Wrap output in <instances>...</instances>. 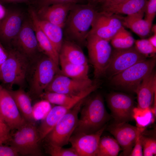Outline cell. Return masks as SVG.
<instances>
[{
  "label": "cell",
  "instance_id": "obj_1",
  "mask_svg": "<svg viewBox=\"0 0 156 156\" xmlns=\"http://www.w3.org/2000/svg\"><path fill=\"white\" fill-rule=\"evenodd\" d=\"M98 11L96 6L88 3L74 4L63 28L64 39L80 46L86 45L90 28Z\"/></svg>",
  "mask_w": 156,
  "mask_h": 156
},
{
  "label": "cell",
  "instance_id": "obj_2",
  "mask_svg": "<svg viewBox=\"0 0 156 156\" xmlns=\"http://www.w3.org/2000/svg\"><path fill=\"white\" fill-rule=\"evenodd\" d=\"M87 97L85 99L80 109V116L73 134L95 133L106 125L111 118L101 94Z\"/></svg>",
  "mask_w": 156,
  "mask_h": 156
},
{
  "label": "cell",
  "instance_id": "obj_3",
  "mask_svg": "<svg viewBox=\"0 0 156 156\" xmlns=\"http://www.w3.org/2000/svg\"><path fill=\"white\" fill-rule=\"evenodd\" d=\"M59 66L43 53L29 60L26 77L30 94L40 97L55 75L60 71Z\"/></svg>",
  "mask_w": 156,
  "mask_h": 156
},
{
  "label": "cell",
  "instance_id": "obj_4",
  "mask_svg": "<svg viewBox=\"0 0 156 156\" xmlns=\"http://www.w3.org/2000/svg\"><path fill=\"white\" fill-rule=\"evenodd\" d=\"M7 58L0 69V81L11 89L14 85L23 87L29 59L16 48L7 50Z\"/></svg>",
  "mask_w": 156,
  "mask_h": 156
},
{
  "label": "cell",
  "instance_id": "obj_5",
  "mask_svg": "<svg viewBox=\"0 0 156 156\" xmlns=\"http://www.w3.org/2000/svg\"><path fill=\"white\" fill-rule=\"evenodd\" d=\"M156 61L153 57L138 62L112 77L111 82L116 86L135 93L142 81L153 71Z\"/></svg>",
  "mask_w": 156,
  "mask_h": 156
},
{
  "label": "cell",
  "instance_id": "obj_6",
  "mask_svg": "<svg viewBox=\"0 0 156 156\" xmlns=\"http://www.w3.org/2000/svg\"><path fill=\"white\" fill-rule=\"evenodd\" d=\"M85 99L71 109L57 122L44 139L47 144L63 147L69 142L77 127L78 116Z\"/></svg>",
  "mask_w": 156,
  "mask_h": 156
},
{
  "label": "cell",
  "instance_id": "obj_7",
  "mask_svg": "<svg viewBox=\"0 0 156 156\" xmlns=\"http://www.w3.org/2000/svg\"><path fill=\"white\" fill-rule=\"evenodd\" d=\"M34 122H26L11 137L10 145L19 154L28 156L42 154L38 129Z\"/></svg>",
  "mask_w": 156,
  "mask_h": 156
},
{
  "label": "cell",
  "instance_id": "obj_8",
  "mask_svg": "<svg viewBox=\"0 0 156 156\" xmlns=\"http://www.w3.org/2000/svg\"><path fill=\"white\" fill-rule=\"evenodd\" d=\"M86 45L94 77L98 78L105 75L112 51L109 41L89 34Z\"/></svg>",
  "mask_w": 156,
  "mask_h": 156
},
{
  "label": "cell",
  "instance_id": "obj_9",
  "mask_svg": "<svg viewBox=\"0 0 156 156\" xmlns=\"http://www.w3.org/2000/svg\"><path fill=\"white\" fill-rule=\"evenodd\" d=\"M146 57L135 47L116 49L112 51L105 75L111 78L135 64L146 59Z\"/></svg>",
  "mask_w": 156,
  "mask_h": 156
},
{
  "label": "cell",
  "instance_id": "obj_10",
  "mask_svg": "<svg viewBox=\"0 0 156 156\" xmlns=\"http://www.w3.org/2000/svg\"><path fill=\"white\" fill-rule=\"evenodd\" d=\"M93 84L90 79H78L72 78L61 74L60 71L55 75L44 92L76 96L86 90Z\"/></svg>",
  "mask_w": 156,
  "mask_h": 156
},
{
  "label": "cell",
  "instance_id": "obj_11",
  "mask_svg": "<svg viewBox=\"0 0 156 156\" xmlns=\"http://www.w3.org/2000/svg\"><path fill=\"white\" fill-rule=\"evenodd\" d=\"M122 27L120 16L98 11L89 34L109 41Z\"/></svg>",
  "mask_w": 156,
  "mask_h": 156
},
{
  "label": "cell",
  "instance_id": "obj_12",
  "mask_svg": "<svg viewBox=\"0 0 156 156\" xmlns=\"http://www.w3.org/2000/svg\"><path fill=\"white\" fill-rule=\"evenodd\" d=\"M107 100L114 122H127L133 119L135 107L131 96L123 93L114 92L108 96Z\"/></svg>",
  "mask_w": 156,
  "mask_h": 156
},
{
  "label": "cell",
  "instance_id": "obj_13",
  "mask_svg": "<svg viewBox=\"0 0 156 156\" xmlns=\"http://www.w3.org/2000/svg\"><path fill=\"white\" fill-rule=\"evenodd\" d=\"M144 128L135 127L127 122H114L107 129L114 136L122 150L121 155L127 156H130L138 134Z\"/></svg>",
  "mask_w": 156,
  "mask_h": 156
},
{
  "label": "cell",
  "instance_id": "obj_14",
  "mask_svg": "<svg viewBox=\"0 0 156 156\" xmlns=\"http://www.w3.org/2000/svg\"><path fill=\"white\" fill-rule=\"evenodd\" d=\"M0 118L11 130L17 129L27 122L20 114L8 89L3 87L0 92Z\"/></svg>",
  "mask_w": 156,
  "mask_h": 156
},
{
  "label": "cell",
  "instance_id": "obj_15",
  "mask_svg": "<svg viewBox=\"0 0 156 156\" xmlns=\"http://www.w3.org/2000/svg\"><path fill=\"white\" fill-rule=\"evenodd\" d=\"M12 43L30 60L41 52L32 22L23 21L21 29Z\"/></svg>",
  "mask_w": 156,
  "mask_h": 156
},
{
  "label": "cell",
  "instance_id": "obj_16",
  "mask_svg": "<svg viewBox=\"0 0 156 156\" xmlns=\"http://www.w3.org/2000/svg\"><path fill=\"white\" fill-rule=\"evenodd\" d=\"M106 125L97 131L91 134L73 133L69 142L78 156H96L101 136Z\"/></svg>",
  "mask_w": 156,
  "mask_h": 156
},
{
  "label": "cell",
  "instance_id": "obj_17",
  "mask_svg": "<svg viewBox=\"0 0 156 156\" xmlns=\"http://www.w3.org/2000/svg\"><path fill=\"white\" fill-rule=\"evenodd\" d=\"M23 16L19 11H8L0 23V42L7 46L12 43L20 31L23 23Z\"/></svg>",
  "mask_w": 156,
  "mask_h": 156
},
{
  "label": "cell",
  "instance_id": "obj_18",
  "mask_svg": "<svg viewBox=\"0 0 156 156\" xmlns=\"http://www.w3.org/2000/svg\"><path fill=\"white\" fill-rule=\"evenodd\" d=\"M74 3H58L41 7L36 13L38 18L63 28Z\"/></svg>",
  "mask_w": 156,
  "mask_h": 156
},
{
  "label": "cell",
  "instance_id": "obj_19",
  "mask_svg": "<svg viewBox=\"0 0 156 156\" xmlns=\"http://www.w3.org/2000/svg\"><path fill=\"white\" fill-rule=\"evenodd\" d=\"M156 93V75L153 71L142 81L137 88L138 107L145 109L150 108Z\"/></svg>",
  "mask_w": 156,
  "mask_h": 156
},
{
  "label": "cell",
  "instance_id": "obj_20",
  "mask_svg": "<svg viewBox=\"0 0 156 156\" xmlns=\"http://www.w3.org/2000/svg\"><path fill=\"white\" fill-rule=\"evenodd\" d=\"M29 14L41 51L59 66V53L39 26L37 21V13L34 10L31 9Z\"/></svg>",
  "mask_w": 156,
  "mask_h": 156
},
{
  "label": "cell",
  "instance_id": "obj_21",
  "mask_svg": "<svg viewBox=\"0 0 156 156\" xmlns=\"http://www.w3.org/2000/svg\"><path fill=\"white\" fill-rule=\"evenodd\" d=\"M75 105H58L51 107L38 128L40 140H43L59 120Z\"/></svg>",
  "mask_w": 156,
  "mask_h": 156
},
{
  "label": "cell",
  "instance_id": "obj_22",
  "mask_svg": "<svg viewBox=\"0 0 156 156\" xmlns=\"http://www.w3.org/2000/svg\"><path fill=\"white\" fill-rule=\"evenodd\" d=\"M78 64H88V60L80 46L64 39L59 53V60Z\"/></svg>",
  "mask_w": 156,
  "mask_h": 156
},
{
  "label": "cell",
  "instance_id": "obj_23",
  "mask_svg": "<svg viewBox=\"0 0 156 156\" xmlns=\"http://www.w3.org/2000/svg\"><path fill=\"white\" fill-rule=\"evenodd\" d=\"M144 11L125 17L120 16L123 25L129 28L141 37H145L149 34L152 25H150L143 17Z\"/></svg>",
  "mask_w": 156,
  "mask_h": 156
},
{
  "label": "cell",
  "instance_id": "obj_24",
  "mask_svg": "<svg viewBox=\"0 0 156 156\" xmlns=\"http://www.w3.org/2000/svg\"><path fill=\"white\" fill-rule=\"evenodd\" d=\"M8 90L23 117L27 122H34L35 120L31 99L29 95L22 88L16 90Z\"/></svg>",
  "mask_w": 156,
  "mask_h": 156
},
{
  "label": "cell",
  "instance_id": "obj_25",
  "mask_svg": "<svg viewBox=\"0 0 156 156\" xmlns=\"http://www.w3.org/2000/svg\"><path fill=\"white\" fill-rule=\"evenodd\" d=\"M147 0H127L121 3L99 11L110 14H125L127 15L144 11Z\"/></svg>",
  "mask_w": 156,
  "mask_h": 156
},
{
  "label": "cell",
  "instance_id": "obj_26",
  "mask_svg": "<svg viewBox=\"0 0 156 156\" xmlns=\"http://www.w3.org/2000/svg\"><path fill=\"white\" fill-rule=\"evenodd\" d=\"M37 21L41 29L59 53L64 39L63 28L47 21L41 20L38 16Z\"/></svg>",
  "mask_w": 156,
  "mask_h": 156
},
{
  "label": "cell",
  "instance_id": "obj_27",
  "mask_svg": "<svg viewBox=\"0 0 156 156\" xmlns=\"http://www.w3.org/2000/svg\"><path fill=\"white\" fill-rule=\"evenodd\" d=\"M86 96L85 92H83L76 96H71L57 92H44L40 97L51 104L58 105H76Z\"/></svg>",
  "mask_w": 156,
  "mask_h": 156
},
{
  "label": "cell",
  "instance_id": "obj_28",
  "mask_svg": "<svg viewBox=\"0 0 156 156\" xmlns=\"http://www.w3.org/2000/svg\"><path fill=\"white\" fill-rule=\"evenodd\" d=\"M61 74L68 77L78 79H87L88 77V64H78L59 60Z\"/></svg>",
  "mask_w": 156,
  "mask_h": 156
},
{
  "label": "cell",
  "instance_id": "obj_29",
  "mask_svg": "<svg viewBox=\"0 0 156 156\" xmlns=\"http://www.w3.org/2000/svg\"><path fill=\"white\" fill-rule=\"evenodd\" d=\"M121 148L116 140L109 136L101 137L96 156H116Z\"/></svg>",
  "mask_w": 156,
  "mask_h": 156
},
{
  "label": "cell",
  "instance_id": "obj_30",
  "mask_svg": "<svg viewBox=\"0 0 156 156\" xmlns=\"http://www.w3.org/2000/svg\"><path fill=\"white\" fill-rule=\"evenodd\" d=\"M143 132L141 135L143 154L144 156H152L156 154V139L144 135Z\"/></svg>",
  "mask_w": 156,
  "mask_h": 156
},
{
  "label": "cell",
  "instance_id": "obj_31",
  "mask_svg": "<svg viewBox=\"0 0 156 156\" xmlns=\"http://www.w3.org/2000/svg\"><path fill=\"white\" fill-rule=\"evenodd\" d=\"M48 153L52 156H78L74 149L72 147L64 148L47 144Z\"/></svg>",
  "mask_w": 156,
  "mask_h": 156
},
{
  "label": "cell",
  "instance_id": "obj_32",
  "mask_svg": "<svg viewBox=\"0 0 156 156\" xmlns=\"http://www.w3.org/2000/svg\"><path fill=\"white\" fill-rule=\"evenodd\" d=\"M135 48L141 54L146 57L149 55L155 54L156 47L153 46L148 39H142L135 41Z\"/></svg>",
  "mask_w": 156,
  "mask_h": 156
},
{
  "label": "cell",
  "instance_id": "obj_33",
  "mask_svg": "<svg viewBox=\"0 0 156 156\" xmlns=\"http://www.w3.org/2000/svg\"><path fill=\"white\" fill-rule=\"evenodd\" d=\"M112 45L116 49H125L133 47L135 40L131 34L124 38H113L111 40Z\"/></svg>",
  "mask_w": 156,
  "mask_h": 156
},
{
  "label": "cell",
  "instance_id": "obj_34",
  "mask_svg": "<svg viewBox=\"0 0 156 156\" xmlns=\"http://www.w3.org/2000/svg\"><path fill=\"white\" fill-rule=\"evenodd\" d=\"M51 107V103L44 99L39 101L33 107V111L36 110V118L38 119H43L50 111ZM37 120V119H36Z\"/></svg>",
  "mask_w": 156,
  "mask_h": 156
},
{
  "label": "cell",
  "instance_id": "obj_35",
  "mask_svg": "<svg viewBox=\"0 0 156 156\" xmlns=\"http://www.w3.org/2000/svg\"><path fill=\"white\" fill-rule=\"evenodd\" d=\"M144 19L152 25L156 14V0H147L144 11Z\"/></svg>",
  "mask_w": 156,
  "mask_h": 156
},
{
  "label": "cell",
  "instance_id": "obj_36",
  "mask_svg": "<svg viewBox=\"0 0 156 156\" xmlns=\"http://www.w3.org/2000/svg\"><path fill=\"white\" fill-rule=\"evenodd\" d=\"M144 129V128L139 133L130 156H143L141 136Z\"/></svg>",
  "mask_w": 156,
  "mask_h": 156
},
{
  "label": "cell",
  "instance_id": "obj_37",
  "mask_svg": "<svg viewBox=\"0 0 156 156\" xmlns=\"http://www.w3.org/2000/svg\"><path fill=\"white\" fill-rule=\"evenodd\" d=\"M10 129L0 118V140L3 143L9 141L11 136Z\"/></svg>",
  "mask_w": 156,
  "mask_h": 156
},
{
  "label": "cell",
  "instance_id": "obj_38",
  "mask_svg": "<svg viewBox=\"0 0 156 156\" xmlns=\"http://www.w3.org/2000/svg\"><path fill=\"white\" fill-rule=\"evenodd\" d=\"M83 0H40V8L52 4L58 3H80Z\"/></svg>",
  "mask_w": 156,
  "mask_h": 156
},
{
  "label": "cell",
  "instance_id": "obj_39",
  "mask_svg": "<svg viewBox=\"0 0 156 156\" xmlns=\"http://www.w3.org/2000/svg\"><path fill=\"white\" fill-rule=\"evenodd\" d=\"M19 153L12 146L0 145V156H16Z\"/></svg>",
  "mask_w": 156,
  "mask_h": 156
},
{
  "label": "cell",
  "instance_id": "obj_40",
  "mask_svg": "<svg viewBox=\"0 0 156 156\" xmlns=\"http://www.w3.org/2000/svg\"><path fill=\"white\" fill-rule=\"evenodd\" d=\"M126 0H100L98 4H99L101 5V10L120 3Z\"/></svg>",
  "mask_w": 156,
  "mask_h": 156
},
{
  "label": "cell",
  "instance_id": "obj_41",
  "mask_svg": "<svg viewBox=\"0 0 156 156\" xmlns=\"http://www.w3.org/2000/svg\"><path fill=\"white\" fill-rule=\"evenodd\" d=\"M7 57V50L0 42V69Z\"/></svg>",
  "mask_w": 156,
  "mask_h": 156
},
{
  "label": "cell",
  "instance_id": "obj_42",
  "mask_svg": "<svg viewBox=\"0 0 156 156\" xmlns=\"http://www.w3.org/2000/svg\"><path fill=\"white\" fill-rule=\"evenodd\" d=\"M7 12L5 7L0 3V23L4 18Z\"/></svg>",
  "mask_w": 156,
  "mask_h": 156
},
{
  "label": "cell",
  "instance_id": "obj_43",
  "mask_svg": "<svg viewBox=\"0 0 156 156\" xmlns=\"http://www.w3.org/2000/svg\"><path fill=\"white\" fill-rule=\"evenodd\" d=\"M32 0H0V2L7 3L27 2Z\"/></svg>",
  "mask_w": 156,
  "mask_h": 156
},
{
  "label": "cell",
  "instance_id": "obj_44",
  "mask_svg": "<svg viewBox=\"0 0 156 156\" xmlns=\"http://www.w3.org/2000/svg\"><path fill=\"white\" fill-rule=\"evenodd\" d=\"M148 39L153 46L156 47V34H154Z\"/></svg>",
  "mask_w": 156,
  "mask_h": 156
},
{
  "label": "cell",
  "instance_id": "obj_45",
  "mask_svg": "<svg viewBox=\"0 0 156 156\" xmlns=\"http://www.w3.org/2000/svg\"><path fill=\"white\" fill-rule=\"evenodd\" d=\"M88 3L96 6L100 0H86Z\"/></svg>",
  "mask_w": 156,
  "mask_h": 156
},
{
  "label": "cell",
  "instance_id": "obj_46",
  "mask_svg": "<svg viewBox=\"0 0 156 156\" xmlns=\"http://www.w3.org/2000/svg\"><path fill=\"white\" fill-rule=\"evenodd\" d=\"M156 25H154L152 28V30L154 32V34H156Z\"/></svg>",
  "mask_w": 156,
  "mask_h": 156
},
{
  "label": "cell",
  "instance_id": "obj_47",
  "mask_svg": "<svg viewBox=\"0 0 156 156\" xmlns=\"http://www.w3.org/2000/svg\"><path fill=\"white\" fill-rule=\"evenodd\" d=\"M3 86L2 85H0V92L1 89L3 88Z\"/></svg>",
  "mask_w": 156,
  "mask_h": 156
},
{
  "label": "cell",
  "instance_id": "obj_48",
  "mask_svg": "<svg viewBox=\"0 0 156 156\" xmlns=\"http://www.w3.org/2000/svg\"><path fill=\"white\" fill-rule=\"evenodd\" d=\"M3 143V142L2 141L0 140V145L2 144Z\"/></svg>",
  "mask_w": 156,
  "mask_h": 156
}]
</instances>
